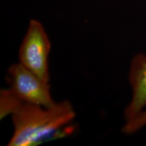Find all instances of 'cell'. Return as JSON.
<instances>
[{
  "label": "cell",
  "mask_w": 146,
  "mask_h": 146,
  "mask_svg": "<svg viewBox=\"0 0 146 146\" xmlns=\"http://www.w3.org/2000/svg\"><path fill=\"white\" fill-rule=\"evenodd\" d=\"M71 104L64 100L50 108L23 103L12 114L14 132L9 146H29L66 125L75 117Z\"/></svg>",
  "instance_id": "obj_1"
},
{
  "label": "cell",
  "mask_w": 146,
  "mask_h": 146,
  "mask_svg": "<svg viewBox=\"0 0 146 146\" xmlns=\"http://www.w3.org/2000/svg\"><path fill=\"white\" fill-rule=\"evenodd\" d=\"M51 42L40 22L31 20L18 53L19 62L44 81H50Z\"/></svg>",
  "instance_id": "obj_2"
},
{
  "label": "cell",
  "mask_w": 146,
  "mask_h": 146,
  "mask_svg": "<svg viewBox=\"0 0 146 146\" xmlns=\"http://www.w3.org/2000/svg\"><path fill=\"white\" fill-rule=\"evenodd\" d=\"M10 89L23 103L50 108L56 104L49 82L43 80L18 62L9 67Z\"/></svg>",
  "instance_id": "obj_3"
},
{
  "label": "cell",
  "mask_w": 146,
  "mask_h": 146,
  "mask_svg": "<svg viewBox=\"0 0 146 146\" xmlns=\"http://www.w3.org/2000/svg\"><path fill=\"white\" fill-rule=\"evenodd\" d=\"M128 76L132 94L123 112L125 121L135 117L146 108V54L138 53L133 56Z\"/></svg>",
  "instance_id": "obj_4"
},
{
  "label": "cell",
  "mask_w": 146,
  "mask_h": 146,
  "mask_svg": "<svg viewBox=\"0 0 146 146\" xmlns=\"http://www.w3.org/2000/svg\"><path fill=\"white\" fill-rule=\"evenodd\" d=\"M23 104L10 89H2L0 91V118L1 120L12 115Z\"/></svg>",
  "instance_id": "obj_5"
},
{
  "label": "cell",
  "mask_w": 146,
  "mask_h": 146,
  "mask_svg": "<svg viewBox=\"0 0 146 146\" xmlns=\"http://www.w3.org/2000/svg\"><path fill=\"white\" fill-rule=\"evenodd\" d=\"M146 126V109L132 119L125 121L122 132L126 135H133Z\"/></svg>",
  "instance_id": "obj_6"
}]
</instances>
